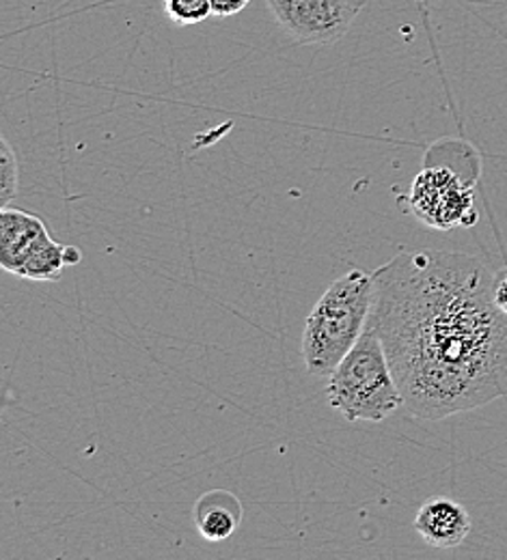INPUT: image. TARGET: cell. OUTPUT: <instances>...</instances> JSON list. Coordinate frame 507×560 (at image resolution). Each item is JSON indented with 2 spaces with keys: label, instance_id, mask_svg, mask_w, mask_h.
Here are the masks:
<instances>
[{
  "label": "cell",
  "instance_id": "obj_1",
  "mask_svg": "<svg viewBox=\"0 0 507 560\" xmlns=\"http://www.w3.org/2000/svg\"><path fill=\"white\" fill-rule=\"evenodd\" d=\"M371 277L367 328L382 341L411 417L442 420L507 397V315L482 259L404 250Z\"/></svg>",
  "mask_w": 507,
  "mask_h": 560
},
{
  "label": "cell",
  "instance_id": "obj_2",
  "mask_svg": "<svg viewBox=\"0 0 507 560\" xmlns=\"http://www.w3.org/2000/svg\"><path fill=\"white\" fill-rule=\"evenodd\" d=\"M373 277L362 270L333 280L315 302L302 332V360L309 375L331 377L357 346L371 311Z\"/></svg>",
  "mask_w": 507,
  "mask_h": 560
},
{
  "label": "cell",
  "instance_id": "obj_3",
  "mask_svg": "<svg viewBox=\"0 0 507 560\" xmlns=\"http://www.w3.org/2000/svg\"><path fill=\"white\" fill-rule=\"evenodd\" d=\"M326 397L348 422H382L404 408L387 351L371 328L365 326L357 346L331 373Z\"/></svg>",
  "mask_w": 507,
  "mask_h": 560
},
{
  "label": "cell",
  "instance_id": "obj_4",
  "mask_svg": "<svg viewBox=\"0 0 507 560\" xmlns=\"http://www.w3.org/2000/svg\"><path fill=\"white\" fill-rule=\"evenodd\" d=\"M473 188V182L449 166H424L411 186V211L436 231L473 226L477 222Z\"/></svg>",
  "mask_w": 507,
  "mask_h": 560
},
{
  "label": "cell",
  "instance_id": "obj_5",
  "mask_svg": "<svg viewBox=\"0 0 507 560\" xmlns=\"http://www.w3.org/2000/svg\"><path fill=\"white\" fill-rule=\"evenodd\" d=\"M270 13L298 44H335L359 18L367 0H266Z\"/></svg>",
  "mask_w": 507,
  "mask_h": 560
},
{
  "label": "cell",
  "instance_id": "obj_6",
  "mask_svg": "<svg viewBox=\"0 0 507 560\" xmlns=\"http://www.w3.org/2000/svg\"><path fill=\"white\" fill-rule=\"evenodd\" d=\"M413 526L428 546L449 550L462 546L469 537L471 515L460 502L438 495L422 504Z\"/></svg>",
  "mask_w": 507,
  "mask_h": 560
},
{
  "label": "cell",
  "instance_id": "obj_7",
  "mask_svg": "<svg viewBox=\"0 0 507 560\" xmlns=\"http://www.w3.org/2000/svg\"><path fill=\"white\" fill-rule=\"evenodd\" d=\"M44 231H46V224L37 213L2 208L0 210V268L9 275H18L26 253Z\"/></svg>",
  "mask_w": 507,
  "mask_h": 560
},
{
  "label": "cell",
  "instance_id": "obj_8",
  "mask_svg": "<svg viewBox=\"0 0 507 560\" xmlns=\"http://www.w3.org/2000/svg\"><path fill=\"white\" fill-rule=\"evenodd\" d=\"M244 509L235 493L227 490L206 491L195 504V522L204 539L217 544L229 539L240 522Z\"/></svg>",
  "mask_w": 507,
  "mask_h": 560
},
{
  "label": "cell",
  "instance_id": "obj_9",
  "mask_svg": "<svg viewBox=\"0 0 507 560\" xmlns=\"http://www.w3.org/2000/svg\"><path fill=\"white\" fill-rule=\"evenodd\" d=\"M68 268V246L55 242L48 229L35 240L15 277L35 282H57Z\"/></svg>",
  "mask_w": 507,
  "mask_h": 560
},
{
  "label": "cell",
  "instance_id": "obj_10",
  "mask_svg": "<svg viewBox=\"0 0 507 560\" xmlns=\"http://www.w3.org/2000/svg\"><path fill=\"white\" fill-rule=\"evenodd\" d=\"M20 188V166L18 155L9 140L0 139V206L9 208L11 201L18 197Z\"/></svg>",
  "mask_w": 507,
  "mask_h": 560
},
{
  "label": "cell",
  "instance_id": "obj_11",
  "mask_svg": "<svg viewBox=\"0 0 507 560\" xmlns=\"http://www.w3.org/2000/svg\"><path fill=\"white\" fill-rule=\"evenodd\" d=\"M164 13L175 26H195L215 15L210 0H164Z\"/></svg>",
  "mask_w": 507,
  "mask_h": 560
},
{
  "label": "cell",
  "instance_id": "obj_12",
  "mask_svg": "<svg viewBox=\"0 0 507 560\" xmlns=\"http://www.w3.org/2000/svg\"><path fill=\"white\" fill-rule=\"evenodd\" d=\"M212 2V13L218 18H229L240 13L242 9L249 7L251 0H210Z\"/></svg>",
  "mask_w": 507,
  "mask_h": 560
},
{
  "label": "cell",
  "instance_id": "obj_13",
  "mask_svg": "<svg viewBox=\"0 0 507 560\" xmlns=\"http://www.w3.org/2000/svg\"><path fill=\"white\" fill-rule=\"evenodd\" d=\"M493 298H495V304L507 315V268H502L499 272H495Z\"/></svg>",
  "mask_w": 507,
  "mask_h": 560
}]
</instances>
